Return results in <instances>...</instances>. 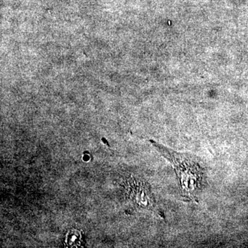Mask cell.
Segmentation results:
<instances>
[{"mask_svg": "<svg viewBox=\"0 0 248 248\" xmlns=\"http://www.w3.org/2000/svg\"><path fill=\"white\" fill-rule=\"evenodd\" d=\"M151 143L172 164L180 184L185 202H197V195L202 188L203 169L196 156L180 153L166 148L153 140Z\"/></svg>", "mask_w": 248, "mask_h": 248, "instance_id": "obj_1", "label": "cell"}]
</instances>
